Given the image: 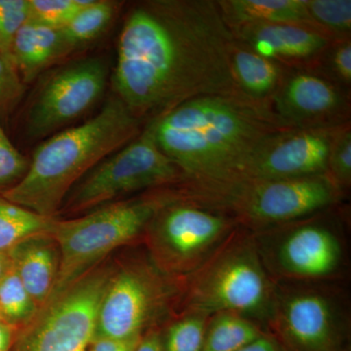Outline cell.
Wrapping results in <instances>:
<instances>
[{
	"label": "cell",
	"instance_id": "cell-25",
	"mask_svg": "<svg viewBox=\"0 0 351 351\" xmlns=\"http://www.w3.org/2000/svg\"><path fill=\"white\" fill-rule=\"evenodd\" d=\"M211 316L196 313L176 314L161 336L164 351H202Z\"/></svg>",
	"mask_w": 351,
	"mask_h": 351
},
{
	"label": "cell",
	"instance_id": "cell-18",
	"mask_svg": "<svg viewBox=\"0 0 351 351\" xmlns=\"http://www.w3.org/2000/svg\"><path fill=\"white\" fill-rule=\"evenodd\" d=\"M73 51L62 29L29 20L14 36L9 57L24 82H29Z\"/></svg>",
	"mask_w": 351,
	"mask_h": 351
},
{
	"label": "cell",
	"instance_id": "cell-15",
	"mask_svg": "<svg viewBox=\"0 0 351 351\" xmlns=\"http://www.w3.org/2000/svg\"><path fill=\"white\" fill-rule=\"evenodd\" d=\"M341 126L279 132L270 137L235 176L286 180L327 174L330 151Z\"/></svg>",
	"mask_w": 351,
	"mask_h": 351
},
{
	"label": "cell",
	"instance_id": "cell-17",
	"mask_svg": "<svg viewBox=\"0 0 351 351\" xmlns=\"http://www.w3.org/2000/svg\"><path fill=\"white\" fill-rule=\"evenodd\" d=\"M12 267L39 308L49 299L61 263V252L50 233L25 239L9 252Z\"/></svg>",
	"mask_w": 351,
	"mask_h": 351
},
{
	"label": "cell",
	"instance_id": "cell-20",
	"mask_svg": "<svg viewBox=\"0 0 351 351\" xmlns=\"http://www.w3.org/2000/svg\"><path fill=\"white\" fill-rule=\"evenodd\" d=\"M217 4L230 29L253 24H292L318 29L307 11V0H217Z\"/></svg>",
	"mask_w": 351,
	"mask_h": 351
},
{
	"label": "cell",
	"instance_id": "cell-23",
	"mask_svg": "<svg viewBox=\"0 0 351 351\" xmlns=\"http://www.w3.org/2000/svg\"><path fill=\"white\" fill-rule=\"evenodd\" d=\"M38 311V304L11 265L0 280V318L21 330L31 322Z\"/></svg>",
	"mask_w": 351,
	"mask_h": 351
},
{
	"label": "cell",
	"instance_id": "cell-14",
	"mask_svg": "<svg viewBox=\"0 0 351 351\" xmlns=\"http://www.w3.org/2000/svg\"><path fill=\"white\" fill-rule=\"evenodd\" d=\"M269 108L290 129L338 127L350 122L351 92L313 71L291 69Z\"/></svg>",
	"mask_w": 351,
	"mask_h": 351
},
{
	"label": "cell",
	"instance_id": "cell-11",
	"mask_svg": "<svg viewBox=\"0 0 351 351\" xmlns=\"http://www.w3.org/2000/svg\"><path fill=\"white\" fill-rule=\"evenodd\" d=\"M161 189L166 201L144 233L147 254L164 274L184 281L240 226L230 217L178 199Z\"/></svg>",
	"mask_w": 351,
	"mask_h": 351
},
{
	"label": "cell",
	"instance_id": "cell-4",
	"mask_svg": "<svg viewBox=\"0 0 351 351\" xmlns=\"http://www.w3.org/2000/svg\"><path fill=\"white\" fill-rule=\"evenodd\" d=\"M166 189L178 199L230 217L252 233L319 213L345 196L327 174L286 180L184 177Z\"/></svg>",
	"mask_w": 351,
	"mask_h": 351
},
{
	"label": "cell",
	"instance_id": "cell-7",
	"mask_svg": "<svg viewBox=\"0 0 351 351\" xmlns=\"http://www.w3.org/2000/svg\"><path fill=\"white\" fill-rule=\"evenodd\" d=\"M339 208L252 233L276 282H334L341 277L348 253Z\"/></svg>",
	"mask_w": 351,
	"mask_h": 351
},
{
	"label": "cell",
	"instance_id": "cell-30",
	"mask_svg": "<svg viewBox=\"0 0 351 351\" xmlns=\"http://www.w3.org/2000/svg\"><path fill=\"white\" fill-rule=\"evenodd\" d=\"M29 0H0V51L7 56L14 36L29 20Z\"/></svg>",
	"mask_w": 351,
	"mask_h": 351
},
{
	"label": "cell",
	"instance_id": "cell-37",
	"mask_svg": "<svg viewBox=\"0 0 351 351\" xmlns=\"http://www.w3.org/2000/svg\"><path fill=\"white\" fill-rule=\"evenodd\" d=\"M12 262H11L9 253H1L0 252V280L5 276L7 271L10 269Z\"/></svg>",
	"mask_w": 351,
	"mask_h": 351
},
{
	"label": "cell",
	"instance_id": "cell-16",
	"mask_svg": "<svg viewBox=\"0 0 351 351\" xmlns=\"http://www.w3.org/2000/svg\"><path fill=\"white\" fill-rule=\"evenodd\" d=\"M237 40L290 69L311 71L332 39L318 29L292 24H253L232 29Z\"/></svg>",
	"mask_w": 351,
	"mask_h": 351
},
{
	"label": "cell",
	"instance_id": "cell-22",
	"mask_svg": "<svg viewBox=\"0 0 351 351\" xmlns=\"http://www.w3.org/2000/svg\"><path fill=\"white\" fill-rule=\"evenodd\" d=\"M56 219L45 218L0 195V252L9 253L25 239L51 233Z\"/></svg>",
	"mask_w": 351,
	"mask_h": 351
},
{
	"label": "cell",
	"instance_id": "cell-28",
	"mask_svg": "<svg viewBox=\"0 0 351 351\" xmlns=\"http://www.w3.org/2000/svg\"><path fill=\"white\" fill-rule=\"evenodd\" d=\"M93 0H29V20L63 29L85 7Z\"/></svg>",
	"mask_w": 351,
	"mask_h": 351
},
{
	"label": "cell",
	"instance_id": "cell-35",
	"mask_svg": "<svg viewBox=\"0 0 351 351\" xmlns=\"http://www.w3.org/2000/svg\"><path fill=\"white\" fill-rule=\"evenodd\" d=\"M237 351H283L276 339L269 334L265 332L260 338L251 341L248 345L242 346Z\"/></svg>",
	"mask_w": 351,
	"mask_h": 351
},
{
	"label": "cell",
	"instance_id": "cell-13",
	"mask_svg": "<svg viewBox=\"0 0 351 351\" xmlns=\"http://www.w3.org/2000/svg\"><path fill=\"white\" fill-rule=\"evenodd\" d=\"M108 76L107 64L98 58L76 62L51 76L29 110V135L45 137L80 117L104 93Z\"/></svg>",
	"mask_w": 351,
	"mask_h": 351
},
{
	"label": "cell",
	"instance_id": "cell-29",
	"mask_svg": "<svg viewBox=\"0 0 351 351\" xmlns=\"http://www.w3.org/2000/svg\"><path fill=\"white\" fill-rule=\"evenodd\" d=\"M327 174L343 193L351 186V122L341 126L332 142Z\"/></svg>",
	"mask_w": 351,
	"mask_h": 351
},
{
	"label": "cell",
	"instance_id": "cell-2",
	"mask_svg": "<svg viewBox=\"0 0 351 351\" xmlns=\"http://www.w3.org/2000/svg\"><path fill=\"white\" fill-rule=\"evenodd\" d=\"M149 123L184 177L239 175L270 137L290 130L267 106L232 95L191 99Z\"/></svg>",
	"mask_w": 351,
	"mask_h": 351
},
{
	"label": "cell",
	"instance_id": "cell-34",
	"mask_svg": "<svg viewBox=\"0 0 351 351\" xmlns=\"http://www.w3.org/2000/svg\"><path fill=\"white\" fill-rule=\"evenodd\" d=\"M161 336L156 328H152L141 337L134 351H164Z\"/></svg>",
	"mask_w": 351,
	"mask_h": 351
},
{
	"label": "cell",
	"instance_id": "cell-5",
	"mask_svg": "<svg viewBox=\"0 0 351 351\" xmlns=\"http://www.w3.org/2000/svg\"><path fill=\"white\" fill-rule=\"evenodd\" d=\"M276 290V282L261 260L253 234L239 228L182 281L177 313L211 316L228 311L248 318L265 330Z\"/></svg>",
	"mask_w": 351,
	"mask_h": 351
},
{
	"label": "cell",
	"instance_id": "cell-27",
	"mask_svg": "<svg viewBox=\"0 0 351 351\" xmlns=\"http://www.w3.org/2000/svg\"><path fill=\"white\" fill-rule=\"evenodd\" d=\"M311 71L351 92V38L332 41Z\"/></svg>",
	"mask_w": 351,
	"mask_h": 351
},
{
	"label": "cell",
	"instance_id": "cell-19",
	"mask_svg": "<svg viewBox=\"0 0 351 351\" xmlns=\"http://www.w3.org/2000/svg\"><path fill=\"white\" fill-rule=\"evenodd\" d=\"M230 69L239 96L267 107L291 71L235 38L230 49Z\"/></svg>",
	"mask_w": 351,
	"mask_h": 351
},
{
	"label": "cell",
	"instance_id": "cell-3",
	"mask_svg": "<svg viewBox=\"0 0 351 351\" xmlns=\"http://www.w3.org/2000/svg\"><path fill=\"white\" fill-rule=\"evenodd\" d=\"M144 127V122L113 96L93 119L39 145L24 177L0 195L45 218L57 219L76 182L137 138Z\"/></svg>",
	"mask_w": 351,
	"mask_h": 351
},
{
	"label": "cell",
	"instance_id": "cell-6",
	"mask_svg": "<svg viewBox=\"0 0 351 351\" xmlns=\"http://www.w3.org/2000/svg\"><path fill=\"white\" fill-rule=\"evenodd\" d=\"M165 201V193L157 189L140 197L104 205L84 217L57 219L50 234L59 246L61 263L48 300L94 269L110 252L144 237L147 225Z\"/></svg>",
	"mask_w": 351,
	"mask_h": 351
},
{
	"label": "cell",
	"instance_id": "cell-36",
	"mask_svg": "<svg viewBox=\"0 0 351 351\" xmlns=\"http://www.w3.org/2000/svg\"><path fill=\"white\" fill-rule=\"evenodd\" d=\"M19 330L0 318V351H11Z\"/></svg>",
	"mask_w": 351,
	"mask_h": 351
},
{
	"label": "cell",
	"instance_id": "cell-9",
	"mask_svg": "<svg viewBox=\"0 0 351 351\" xmlns=\"http://www.w3.org/2000/svg\"><path fill=\"white\" fill-rule=\"evenodd\" d=\"M182 281L164 274L149 254L113 270L101 299L95 338L142 337L179 307Z\"/></svg>",
	"mask_w": 351,
	"mask_h": 351
},
{
	"label": "cell",
	"instance_id": "cell-24",
	"mask_svg": "<svg viewBox=\"0 0 351 351\" xmlns=\"http://www.w3.org/2000/svg\"><path fill=\"white\" fill-rule=\"evenodd\" d=\"M117 6L114 2L93 0L90 5L76 14L62 29L71 47L75 50L101 36L114 17Z\"/></svg>",
	"mask_w": 351,
	"mask_h": 351
},
{
	"label": "cell",
	"instance_id": "cell-8",
	"mask_svg": "<svg viewBox=\"0 0 351 351\" xmlns=\"http://www.w3.org/2000/svg\"><path fill=\"white\" fill-rule=\"evenodd\" d=\"M348 293L334 282H276L267 332L283 351H350Z\"/></svg>",
	"mask_w": 351,
	"mask_h": 351
},
{
	"label": "cell",
	"instance_id": "cell-1",
	"mask_svg": "<svg viewBox=\"0 0 351 351\" xmlns=\"http://www.w3.org/2000/svg\"><path fill=\"white\" fill-rule=\"evenodd\" d=\"M233 41L217 0L136 4L119 34L115 96L145 124L197 97H240L230 69Z\"/></svg>",
	"mask_w": 351,
	"mask_h": 351
},
{
	"label": "cell",
	"instance_id": "cell-21",
	"mask_svg": "<svg viewBox=\"0 0 351 351\" xmlns=\"http://www.w3.org/2000/svg\"><path fill=\"white\" fill-rule=\"evenodd\" d=\"M265 332L257 323L239 314L215 313L208 323L202 351H237Z\"/></svg>",
	"mask_w": 351,
	"mask_h": 351
},
{
	"label": "cell",
	"instance_id": "cell-32",
	"mask_svg": "<svg viewBox=\"0 0 351 351\" xmlns=\"http://www.w3.org/2000/svg\"><path fill=\"white\" fill-rule=\"evenodd\" d=\"M24 92L18 71L10 58L0 51V115L12 107Z\"/></svg>",
	"mask_w": 351,
	"mask_h": 351
},
{
	"label": "cell",
	"instance_id": "cell-26",
	"mask_svg": "<svg viewBox=\"0 0 351 351\" xmlns=\"http://www.w3.org/2000/svg\"><path fill=\"white\" fill-rule=\"evenodd\" d=\"M307 11L316 27L332 40L351 38L350 0H307Z\"/></svg>",
	"mask_w": 351,
	"mask_h": 351
},
{
	"label": "cell",
	"instance_id": "cell-12",
	"mask_svg": "<svg viewBox=\"0 0 351 351\" xmlns=\"http://www.w3.org/2000/svg\"><path fill=\"white\" fill-rule=\"evenodd\" d=\"M114 267L88 271L48 300L19 330L11 351H87L96 336L99 308Z\"/></svg>",
	"mask_w": 351,
	"mask_h": 351
},
{
	"label": "cell",
	"instance_id": "cell-31",
	"mask_svg": "<svg viewBox=\"0 0 351 351\" xmlns=\"http://www.w3.org/2000/svg\"><path fill=\"white\" fill-rule=\"evenodd\" d=\"M29 165V161L14 147L0 125V193L17 184Z\"/></svg>",
	"mask_w": 351,
	"mask_h": 351
},
{
	"label": "cell",
	"instance_id": "cell-10",
	"mask_svg": "<svg viewBox=\"0 0 351 351\" xmlns=\"http://www.w3.org/2000/svg\"><path fill=\"white\" fill-rule=\"evenodd\" d=\"M184 177L182 170L159 149L152 124L147 122L137 138L106 157L76 182L59 214L97 209L131 193L169 186Z\"/></svg>",
	"mask_w": 351,
	"mask_h": 351
},
{
	"label": "cell",
	"instance_id": "cell-33",
	"mask_svg": "<svg viewBox=\"0 0 351 351\" xmlns=\"http://www.w3.org/2000/svg\"><path fill=\"white\" fill-rule=\"evenodd\" d=\"M140 339L95 338L87 351H134Z\"/></svg>",
	"mask_w": 351,
	"mask_h": 351
}]
</instances>
